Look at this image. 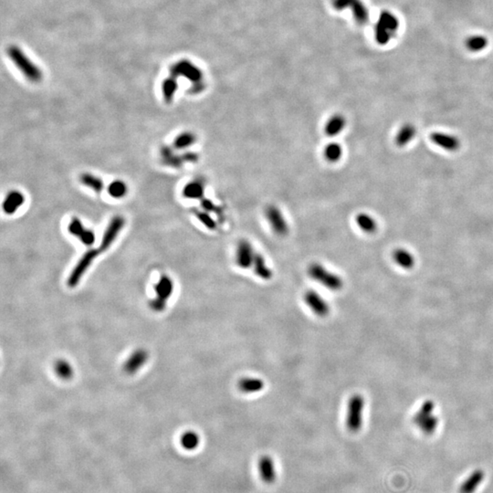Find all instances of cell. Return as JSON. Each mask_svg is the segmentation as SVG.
<instances>
[{
  "label": "cell",
  "mask_w": 493,
  "mask_h": 493,
  "mask_svg": "<svg viewBox=\"0 0 493 493\" xmlns=\"http://www.w3.org/2000/svg\"><path fill=\"white\" fill-rule=\"evenodd\" d=\"M399 27V20L394 14L383 10L379 15L374 27V37L379 45H387L396 33Z\"/></svg>",
  "instance_id": "6da1fadb"
},
{
  "label": "cell",
  "mask_w": 493,
  "mask_h": 493,
  "mask_svg": "<svg viewBox=\"0 0 493 493\" xmlns=\"http://www.w3.org/2000/svg\"><path fill=\"white\" fill-rule=\"evenodd\" d=\"M7 54L10 60L13 61L14 64L27 80L32 82H39L42 79V74L39 67L36 66L20 48L11 46L8 49Z\"/></svg>",
  "instance_id": "7a4b0ae2"
},
{
  "label": "cell",
  "mask_w": 493,
  "mask_h": 493,
  "mask_svg": "<svg viewBox=\"0 0 493 493\" xmlns=\"http://www.w3.org/2000/svg\"><path fill=\"white\" fill-rule=\"evenodd\" d=\"M308 274L313 280L333 292L340 291L344 287V280L339 275L332 272L318 262H313L309 266Z\"/></svg>",
  "instance_id": "3957f363"
},
{
  "label": "cell",
  "mask_w": 493,
  "mask_h": 493,
  "mask_svg": "<svg viewBox=\"0 0 493 493\" xmlns=\"http://www.w3.org/2000/svg\"><path fill=\"white\" fill-rule=\"evenodd\" d=\"M365 398L360 394H355L350 397L347 405V428L353 433L358 432L363 426V414L365 408Z\"/></svg>",
  "instance_id": "277c9868"
},
{
  "label": "cell",
  "mask_w": 493,
  "mask_h": 493,
  "mask_svg": "<svg viewBox=\"0 0 493 493\" xmlns=\"http://www.w3.org/2000/svg\"><path fill=\"white\" fill-rule=\"evenodd\" d=\"M435 405L432 401L425 402L419 411L415 416V423L420 429L426 434H432L436 430L439 423V419L434 413Z\"/></svg>",
  "instance_id": "5b68a950"
},
{
  "label": "cell",
  "mask_w": 493,
  "mask_h": 493,
  "mask_svg": "<svg viewBox=\"0 0 493 493\" xmlns=\"http://www.w3.org/2000/svg\"><path fill=\"white\" fill-rule=\"evenodd\" d=\"M334 9L341 11L349 8L358 25H366L369 20V11L362 0H333Z\"/></svg>",
  "instance_id": "8992f818"
},
{
  "label": "cell",
  "mask_w": 493,
  "mask_h": 493,
  "mask_svg": "<svg viewBox=\"0 0 493 493\" xmlns=\"http://www.w3.org/2000/svg\"><path fill=\"white\" fill-rule=\"evenodd\" d=\"M266 220L274 233L279 237H285L290 231L286 219L280 208L274 205H270L265 209Z\"/></svg>",
  "instance_id": "52a82bcc"
},
{
  "label": "cell",
  "mask_w": 493,
  "mask_h": 493,
  "mask_svg": "<svg viewBox=\"0 0 493 493\" xmlns=\"http://www.w3.org/2000/svg\"><path fill=\"white\" fill-rule=\"evenodd\" d=\"M303 300L307 306L315 315L324 318L329 315L331 308L325 299L313 290H309L303 295Z\"/></svg>",
  "instance_id": "ba28073f"
},
{
  "label": "cell",
  "mask_w": 493,
  "mask_h": 493,
  "mask_svg": "<svg viewBox=\"0 0 493 493\" xmlns=\"http://www.w3.org/2000/svg\"><path fill=\"white\" fill-rule=\"evenodd\" d=\"M98 253H99L98 249H90L82 256V258L79 260L77 265L73 270L72 273L70 274V276H69V279H68L69 286L71 288L77 286L81 277L83 276V274L85 273L87 269L91 266L92 262L97 257Z\"/></svg>",
  "instance_id": "9c48e42d"
},
{
  "label": "cell",
  "mask_w": 493,
  "mask_h": 493,
  "mask_svg": "<svg viewBox=\"0 0 493 493\" xmlns=\"http://www.w3.org/2000/svg\"><path fill=\"white\" fill-rule=\"evenodd\" d=\"M172 75L176 78L183 76L187 78V80L192 81L194 84L203 82V74L201 70L188 60H182L174 64L172 68Z\"/></svg>",
  "instance_id": "30bf717a"
},
{
  "label": "cell",
  "mask_w": 493,
  "mask_h": 493,
  "mask_svg": "<svg viewBox=\"0 0 493 493\" xmlns=\"http://www.w3.org/2000/svg\"><path fill=\"white\" fill-rule=\"evenodd\" d=\"M255 254L253 246L248 240H240L236 249V264L243 270L252 267Z\"/></svg>",
  "instance_id": "8fae6325"
},
{
  "label": "cell",
  "mask_w": 493,
  "mask_h": 493,
  "mask_svg": "<svg viewBox=\"0 0 493 493\" xmlns=\"http://www.w3.org/2000/svg\"><path fill=\"white\" fill-rule=\"evenodd\" d=\"M124 224H125V220L120 216L114 217V219L110 221L106 230L104 232V235L101 239V241H100V247H99L100 251H105L106 249L109 248V246L114 243V240L120 233Z\"/></svg>",
  "instance_id": "7c38bea8"
},
{
  "label": "cell",
  "mask_w": 493,
  "mask_h": 493,
  "mask_svg": "<svg viewBox=\"0 0 493 493\" xmlns=\"http://www.w3.org/2000/svg\"><path fill=\"white\" fill-rule=\"evenodd\" d=\"M430 140L435 145L445 149L446 151L454 152L460 148V142L456 136L447 133L436 132L430 135Z\"/></svg>",
  "instance_id": "4fadbf2b"
},
{
  "label": "cell",
  "mask_w": 493,
  "mask_h": 493,
  "mask_svg": "<svg viewBox=\"0 0 493 493\" xmlns=\"http://www.w3.org/2000/svg\"><path fill=\"white\" fill-rule=\"evenodd\" d=\"M346 125V119L344 115L335 114L332 115L324 125V133L329 137L339 135Z\"/></svg>",
  "instance_id": "5bb4252c"
},
{
  "label": "cell",
  "mask_w": 493,
  "mask_h": 493,
  "mask_svg": "<svg viewBox=\"0 0 493 493\" xmlns=\"http://www.w3.org/2000/svg\"><path fill=\"white\" fill-rule=\"evenodd\" d=\"M259 470L260 478L267 484H271L276 480V470L271 458L268 456L262 457L259 462Z\"/></svg>",
  "instance_id": "9a60e30c"
},
{
  "label": "cell",
  "mask_w": 493,
  "mask_h": 493,
  "mask_svg": "<svg viewBox=\"0 0 493 493\" xmlns=\"http://www.w3.org/2000/svg\"><path fill=\"white\" fill-rule=\"evenodd\" d=\"M264 387V381L258 377H243L238 383V388L243 394L260 393Z\"/></svg>",
  "instance_id": "2e32d148"
},
{
  "label": "cell",
  "mask_w": 493,
  "mask_h": 493,
  "mask_svg": "<svg viewBox=\"0 0 493 493\" xmlns=\"http://www.w3.org/2000/svg\"><path fill=\"white\" fill-rule=\"evenodd\" d=\"M252 268H253L254 273L256 274L261 280H271V278L273 276V272H272L271 269L268 266L266 260L262 254L256 252Z\"/></svg>",
  "instance_id": "e0dca14e"
},
{
  "label": "cell",
  "mask_w": 493,
  "mask_h": 493,
  "mask_svg": "<svg viewBox=\"0 0 493 493\" xmlns=\"http://www.w3.org/2000/svg\"><path fill=\"white\" fill-rule=\"evenodd\" d=\"M25 202V197L18 191L10 192L3 203V209L7 215H12L20 208Z\"/></svg>",
  "instance_id": "ac0fdd59"
},
{
  "label": "cell",
  "mask_w": 493,
  "mask_h": 493,
  "mask_svg": "<svg viewBox=\"0 0 493 493\" xmlns=\"http://www.w3.org/2000/svg\"><path fill=\"white\" fill-rule=\"evenodd\" d=\"M204 194L205 186L202 181L189 182L183 189V196L189 199H203Z\"/></svg>",
  "instance_id": "d6986e66"
},
{
  "label": "cell",
  "mask_w": 493,
  "mask_h": 493,
  "mask_svg": "<svg viewBox=\"0 0 493 493\" xmlns=\"http://www.w3.org/2000/svg\"><path fill=\"white\" fill-rule=\"evenodd\" d=\"M484 477L485 474L482 470H475L460 487V493H473L477 488L480 486L482 480H484Z\"/></svg>",
  "instance_id": "ffe728a7"
},
{
  "label": "cell",
  "mask_w": 493,
  "mask_h": 493,
  "mask_svg": "<svg viewBox=\"0 0 493 493\" xmlns=\"http://www.w3.org/2000/svg\"><path fill=\"white\" fill-rule=\"evenodd\" d=\"M416 135V128L411 123H406L401 127L395 136V144L399 147H405L411 142Z\"/></svg>",
  "instance_id": "44dd1931"
},
{
  "label": "cell",
  "mask_w": 493,
  "mask_h": 493,
  "mask_svg": "<svg viewBox=\"0 0 493 493\" xmlns=\"http://www.w3.org/2000/svg\"><path fill=\"white\" fill-rule=\"evenodd\" d=\"M393 259L398 266L403 269H411L415 265L413 255L404 248H397L393 252Z\"/></svg>",
  "instance_id": "7402d4cb"
},
{
  "label": "cell",
  "mask_w": 493,
  "mask_h": 493,
  "mask_svg": "<svg viewBox=\"0 0 493 493\" xmlns=\"http://www.w3.org/2000/svg\"><path fill=\"white\" fill-rule=\"evenodd\" d=\"M155 292L157 294V299L166 302L167 298H169L173 292V282L167 276H163L158 283L154 287Z\"/></svg>",
  "instance_id": "603a6c76"
},
{
  "label": "cell",
  "mask_w": 493,
  "mask_h": 493,
  "mask_svg": "<svg viewBox=\"0 0 493 493\" xmlns=\"http://www.w3.org/2000/svg\"><path fill=\"white\" fill-rule=\"evenodd\" d=\"M355 222L361 230L366 233H373L377 228V224L374 219L367 213L358 214L355 217Z\"/></svg>",
  "instance_id": "cb8c5ba5"
},
{
  "label": "cell",
  "mask_w": 493,
  "mask_h": 493,
  "mask_svg": "<svg viewBox=\"0 0 493 493\" xmlns=\"http://www.w3.org/2000/svg\"><path fill=\"white\" fill-rule=\"evenodd\" d=\"M161 156H162V162L168 167L178 168L185 163L183 157L176 155L170 147H163L161 149Z\"/></svg>",
  "instance_id": "d4e9b609"
},
{
  "label": "cell",
  "mask_w": 493,
  "mask_h": 493,
  "mask_svg": "<svg viewBox=\"0 0 493 493\" xmlns=\"http://www.w3.org/2000/svg\"><path fill=\"white\" fill-rule=\"evenodd\" d=\"M489 43V40L483 35H472L467 38L465 40V46L467 49L472 52H479L486 49Z\"/></svg>",
  "instance_id": "484cf974"
},
{
  "label": "cell",
  "mask_w": 493,
  "mask_h": 493,
  "mask_svg": "<svg viewBox=\"0 0 493 493\" xmlns=\"http://www.w3.org/2000/svg\"><path fill=\"white\" fill-rule=\"evenodd\" d=\"M147 359V354L145 351H137L133 353L125 364V371L127 373H134L140 368Z\"/></svg>",
  "instance_id": "4316f807"
},
{
  "label": "cell",
  "mask_w": 493,
  "mask_h": 493,
  "mask_svg": "<svg viewBox=\"0 0 493 493\" xmlns=\"http://www.w3.org/2000/svg\"><path fill=\"white\" fill-rule=\"evenodd\" d=\"M323 156L329 163H337L343 156V148L340 144L329 143L323 150Z\"/></svg>",
  "instance_id": "83f0119b"
},
{
  "label": "cell",
  "mask_w": 493,
  "mask_h": 493,
  "mask_svg": "<svg viewBox=\"0 0 493 493\" xmlns=\"http://www.w3.org/2000/svg\"><path fill=\"white\" fill-rule=\"evenodd\" d=\"M177 87H178V85H177L176 77H174L173 75L170 78L166 79L165 81L163 82L162 90H163L164 98H165V100H166L167 103H170L172 101V100H173V95H174L176 90H177Z\"/></svg>",
  "instance_id": "f1b7e54d"
},
{
  "label": "cell",
  "mask_w": 493,
  "mask_h": 493,
  "mask_svg": "<svg viewBox=\"0 0 493 493\" xmlns=\"http://www.w3.org/2000/svg\"><path fill=\"white\" fill-rule=\"evenodd\" d=\"M80 181L83 186L93 189L96 193H100L103 189V182L99 177H96L91 173L81 174Z\"/></svg>",
  "instance_id": "f546056e"
},
{
  "label": "cell",
  "mask_w": 493,
  "mask_h": 493,
  "mask_svg": "<svg viewBox=\"0 0 493 493\" xmlns=\"http://www.w3.org/2000/svg\"><path fill=\"white\" fill-rule=\"evenodd\" d=\"M197 141V137L193 133L190 132H185L182 133L173 141V147L176 149H186L187 147H191L194 143Z\"/></svg>",
  "instance_id": "4dcf8cb0"
},
{
  "label": "cell",
  "mask_w": 493,
  "mask_h": 493,
  "mask_svg": "<svg viewBox=\"0 0 493 493\" xmlns=\"http://www.w3.org/2000/svg\"><path fill=\"white\" fill-rule=\"evenodd\" d=\"M199 437L198 435L192 431H189L184 434L181 437V445L187 450H193L199 445Z\"/></svg>",
  "instance_id": "1f68e13d"
},
{
  "label": "cell",
  "mask_w": 493,
  "mask_h": 493,
  "mask_svg": "<svg viewBox=\"0 0 493 493\" xmlns=\"http://www.w3.org/2000/svg\"><path fill=\"white\" fill-rule=\"evenodd\" d=\"M193 213L196 216V218L199 220L200 222L208 229L215 230L218 227V224H217L216 220H214L213 218L210 216V214L207 211H205V210L201 211V210H197V209H194Z\"/></svg>",
  "instance_id": "d6a6232c"
},
{
  "label": "cell",
  "mask_w": 493,
  "mask_h": 493,
  "mask_svg": "<svg viewBox=\"0 0 493 493\" xmlns=\"http://www.w3.org/2000/svg\"><path fill=\"white\" fill-rule=\"evenodd\" d=\"M108 193L114 198H122L126 195L127 186L123 181H114L108 187Z\"/></svg>",
  "instance_id": "836d02e7"
},
{
  "label": "cell",
  "mask_w": 493,
  "mask_h": 493,
  "mask_svg": "<svg viewBox=\"0 0 493 493\" xmlns=\"http://www.w3.org/2000/svg\"><path fill=\"white\" fill-rule=\"evenodd\" d=\"M56 372L62 378H69L72 376V368L64 361H60L56 365Z\"/></svg>",
  "instance_id": "e575fe53"
},
{
  "label": "cell",
  "mask_w": 493,
  "mask_h": 493,
  "mask_svg": "<svg viewBox=\"0 0 493 493\" xmlns=\"http://www.w3.org/2000/svg\"><path fill=\"white\" fill-rule=\"evenodd\" d=\"M201 207H203V209L208 213L216 214L220 217H221L223 214L220 207H217L211 200L207 199V198H203L201 200Z\"/></svg>",
  "instance_id": "d590c367"
},
{
  "label": "cell",
  "mask_w": 493,
  "mask_h": 493,
  "mask_svg": "<svg viewBox=\"0 0 493 493\" xmlns=\"http://www.w3.org/2000/svg\"><path fill=\"white\" fill-rule=\"evenodd\" d=\"M84 230H85V228L83 227V225L81 224L80 220L76 219V218L73 219V220L70 223V225H69V231H70V233L79 239L80 235L82 234V232Z\"/></svg>",
  "instance_id": "8d00e7d4"
},
{
  "label": "cell",
  "mask_w": 493,
  "mask_h": 493,
  "mask_svg": "<svg viewBox=\"0 0 493 493\" xmlns=\"http://www.w3.org/2000/svg\"><path fill=\"white\" fill-rule=\"evenodd\" d=\"M79 240L86 246H91L93 245L95 241V236H94V233L92 231V230H89V229H85L82 234L80 235Z\"/></svg>",
  "instance_id": "74e56055"
},
{
  "label": "cell",
  "mask_w": 493,
  "mask_h": 493,
  "mask_svg": "<svg viewBox=\"0 0 493 493\" xmlns=\"http://www.w3.org/2000/svg\"><path fill=\"white\" fill-rule=\"evenodd\" d=\"M165 303H166L165 301L158 300V299L156 298V299H154V300H152V302H151V307L153 308L154 311L159 312V311L164 310V308H165Z\"/></svg>",
  "instance_id": "f35d334b"
},
{
  "label": "cell",
  "mask_w": 493,
  "mask_h": 493,
  "mask_svg": "<svg viewBox=\"0 0 493 493\" xmlns=\"http://www.w3.org/2000/svg\"><path fill=\"white\" fill-rule=\"evenodd\" d=\"M183 159H184V162H191V163H194V162H197L198 160V155L197 153H184V155H182Z\"/></svg>",
  "instance_id": "ab89813d"
}]
</instances>
